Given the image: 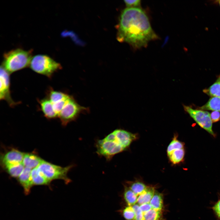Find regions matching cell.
Returning <instances> with one entry per match:
<instances>
[{
  "label": "cell",
  "mask_w": 220,
  "mask_h": 220,
  "mask_svg": "<svg viewBox=\"0 0 220 220\" xmlns=\"http://www.w3.org/2000/svg\"><path fill=\"white\" fill-rule=\"evenodd\" d=\"M132 207L135 213L134 220H145L143 213L140 208L139 205L136 204Z\"/></svg>",
  "instance_id": "484cf974"
},
{
  "label": "cell",
  "mask_w": 220,
  "mask_h": 220,
  "mask_svg": "<svg viewBox=\"0 0 220 220\" xmlns=\"http://www.w3.org/2000/svg\"><path fill=\"white\" fill-rule=\"evenodd\" d=\"M136 135L126 130L116 129L95 143L96 153L110 161L116 154L126 149L136 138Z\"/></svg>",
  "instance_id": "7a4b0ae2"
},
{
  "label": "cell",
  "mask_w": 220,
  "mask_h": 220,
  "mask_svg": "<svg viewBox=\"0 0 220 220\" xmlns=\"http://www.w3.org/2000/svg\"><path fill=\"white\" fill-rule=\"evenodd\" d=\"M68 95V94L63 92L54 90L50 88L47 93V98L52 103H54L63 100Z\"/></svg>",
  "instance_id": "d6986e66"
},
{
  "label": "cell",
  "mask_w": 220,
  "mask_h": 220,
  "mask_svg": "<svg viewBox=\"0 0 220 220\" xmlns=\"http://www.w3.org/2000/svg\"><path fill=\"white\" fill-rule=\"evenodd\" d=\"M9 73L1 66L0 67V99L6 101L11 107H13L17 103L12 99L10 94Z\"/></svg>",
  "instance_id": "ba28073f"
},
{
  "label": "cell",
  "mask_w": 220,
  "mask_h": 220,
  "mask_svg": "<svg viewBox=\"0 0 220 220\" xmlns=\"http://www.w3.org/2000/svg\"><path fill=\"white\" fill-rule=\"evenodd\" d=\"M128 186L138 196L141 194L147 186L143 183L136 181L128 183Z\"/></svg>",
  "instance_id": "603a6c76"
},
{
  "label": "cell",
  "mask_w": 220,
  "mask_h": 220,
  "mask_svg": "<svg viewBox=\"0 0 220 220\" xmlns=\"http://www.w3.org/2000/svg\"><path fill=\"white\" fill-rule=\"evenodd\" d=\"M3 167L10 176L17 178L25 168L22 163L9 164Z\"/></svg>",
  "instance_id": "9a60e30c"
},
{
  "label": "cell",
  "mask_w": 220,
  "mask_h": 220,
  "mask_svg": "<svg viewBox=\"0 0 220 220\" xmlns=\"http://www.w3.org/2000/svg\"><path fill=\"white\" fill-rule=\"evenodd\" d=\"M213 208L216 215L220 219V199L215 203Z\"/></svg>",
  "instance_id": "f1b7e54d"
},
{
  "label": "cell",
  "mask_w": 220,
  "mask_h": 220,
  "mask_svg": "<svg viewBox=\"0 0 220 220\" xmlns=\"http://www.w3.org/2000/svg\"><path fill=\"white\" fill-rule=\"evenodd\" d=\"M32 58L31 51L15 49L4 54L2 66L11 73L29 66Z\"/></svg>",
  "instance_id": "3957f363"
},
{
  "label": "cell",
  "mask_w": 220,
  "mask_h": 220,
  "mask_svg": "<svg viewBox=\"0 0 220 220\" xmlns=\"http://www.w3.org/2000/svg\"><path fill=\"white\" fill-rule=\"evenodd\" d=\"M185 111L201 128L214 137L215 136L212 129V122L210 114L208 112L200 109H195L189 106L183 105Z\"/></svg>",
  "instance_id": "52a82bcc"
},
{
  "label": "cell",
  "mask_w": 220,
  "mask_h": 220,
  "mask_svg": "<svg viewBox=\"0 0 220 220\" xmlns=\"http://www.w3.org/2000/svg\"><path fill=\"white\" fill-rule=\"evenodd\" d=\"M89 110L88 108L79 105L72 96L59 113L58 117L64 126L75 120L81 113Z\"/></svg>",
  "instance_id": "8992f818"
},
{
  "label": "cell",
  "mask_w": 220,
  "mask_h": 220,
  "mask_svg": "<svg viewBox=\"0 0 220 220\" xmlns=\"http://www.w3.org/2000/svg\"><path fill=\"white\" fill-rule=\"evenodd\" d=\"M29 66L34 72L49 78L61 68L60 64L49 56L43 54H38L32 57Z\"/></svg>",
  "instance_id": "277c9868"
},
{
  "label": "cell",
  "mask_w": 220,
  "mask_h": 220,
  "mask_svg": "<svg viewBox=\"0 0 220 220\" xmlns=\"http://www.w3.org/2000/svg\"><path fill=\"white\" fill-rule=\"evenodd\" d=\"M185 152L184 148L174 150L168 155L170 161L174 164L178 163L183 161Z\"/></svg>",
  "instance_id": "ffe728a7"
},
{
  "label": "cell",
  "mask_w": 220,
  "mask_h": 220,
  "mask_svg": "<svg viewBox=\"0 0 220 220\" xmlns=\"http://www.w3.org/2000/svg\"><path fill=\"white\" fill-rule=\"evenodd\" d=\"M203 92L212 97H220V74L215 82L208 88L203 90Z\"/></svg>",
  "instance_id": "e0dca14e"
},
{
  "label": "cell",
  "mask_w": 220,
  "mask_h": 220,
  "mask_svg": "<svg viewBox=\"0 0 220 220\" xmlns=\"http://www.w3.org/2000/svg\"><path fill=\"white\" fill-rule=\"evenodd\" d=\"M124 2L127 8H138L141 4L140 0H124Z\"/></svg>",
  "instance_id": "4316f807"
},
{
  "label": "cell",
  "mask_w": 220,
  "mask_h": 220,
  "mask_svg": "<svg viewBox=\"0 0 220 220\" xmlns=\"http://www.w3.org/2000/svg\"><path fill=\"white\" fill-rule=\"evenodd\" d=\"M31 170L25 167L22 173L17 178L19 183L23 188L24 193L26 194L29 193L33 186L31 177Z\"/></svg>",
  "instance_id": "30bf717a"
},
{
  "label": "cell",
  "mask_w": 220,
  "mask_h": 220,
  "mask_svg": "<svg viewBox=\"0 0 220 220\" xmlns=\"http://www.w3.org/2000/svg\"><path fill=\"white\" fill-rule=\"evenodd\" d=\"M43 160L36 154L28 153L24 154L22 163L25 167L32 169L38 167Z\"/></svg>",
  "instance_id": "7c38bea8"
},
{
  "label": "cell",
  "mask_w": 220,
  "mask_h": 220,
  "mask_svg": "<svg viewBox=\"0 0 220 220\" xmlns=\"http://www.w3.org/2000/svg\"><path fill=\"white\" fill-rule=\"evenodd\" d=\"M183 143L179 141L174 136L173 139L168 145L167 149V155L174 150L183 148H184Z\"/></svg>",
  "instance_id": "cb8c5ba5"
},
{
  "label": "cell",
  "mask_w": 220,
  "mask_h": 220,
  "mask_svg": "<svg viewBox=\"0 0 220 220\" xmlns=\"http://www.w3.org/2000/svg\"><path fill=\"white\" fill-rule=\"evenodd\" d=\"M117 39L135 49L146 46L158 37L151 26L146 13L139 8H127L122 12L118 27Z\"/></svg>",
  "instance_id": "6da1fadb"
},
{
  "label": "cell",
  "mask_w": 220,
  "mask_h": 220,
  "mask_svg": "<svg viewBox=\"0 0 220 220\" xmlns=\"http://www.w3.org/2000/svg\"><path fill=\"white\" fill-rule=\"evenodd\" d=\"M24 154L15 149H12L8 151L3 155L1 158L2 166L22 163Z\"/></svg>",
  "instance_id": "9c48e42d"
},
{
  "label": "cell",
  "mask_w": 220,
  "mask_h": 220,
  "mask_svg": "<svg viewBox=\"0 0 220 220\" xmlns=\"http://www.w3.org/2000/svg\"><path fill=\"white\" fill-rule=\"evenodd\" d=\"M38 101L41 110L46 118L52 119L58 117L54 111L52 103L47 98Z\"/></svg>",
  "instance_id": "8fae6325"
},
{
  "label": "cell",
  "mask_w": 220,
  "mask_h": 220,
  "mask_svg": "<svg viewBox=\"0 0 220 220\" xmlns=\"http://www.w3.org/2000/svg\"><path fill=\"white\" fill-rule=\"evenodd\" d=\"M74 166V165L72 164L62 167L43 160L37 167L50 182L54 180L61 179L68 184L71 182V180L68 177V174Z\"/></svg>",
  "instance_id": "5b68a950"
},
{
  "label": "cell",
  "mask_w": 220,
  "mask_h": 220,
  "mask_svg": "<svg viewBox=\"0 0 220 220\" xmlns=\"http://www.w3.org/2000/svg\"><path fill=\"white\" fill-rule=\"evenodd\" d=\"M143 214L145 220H161L162 215L161 211L152 208Z\"/></svg>",
  "instance_id": "7402d4cb"
},
{
  "label": "cell",
  "mask_w": 220,
  "mask_h": 220,
  "mask_svg": "<svg viewBox=\"0 0 220 220\" xmlns=\"http://www.w3.org/2000/svg\"><path fill=\"white\" fill-rule=\"evenodd\" d=\"M140 206V208L143 213L148 211L152 208L149 203L142 204Z\"/></svg>",
  "instance_id": "f546056e"
},
{
  "label": "cell",
  "mask_w": 220,
  "mask_h": 220,
  "mask_svg": "<svg viewBox=\"0 0 220 220\" xmlns=\"http://www.w3.org/2000/svg\"><path fill=\"white\" fill-rule=\"evenodd\" d=\"M210 117L212 123L216 122L220 120V113L216 111H213L210 114Z\"/></svg>",
  "instance_id": "83f0119b"
},
{
  "label": "cell",
  "mask_w": 220,
  "mask_h": 220,
  "mask_svg": "<svg viewBox=\"0 0 220 220\" xmlns=\"http://www.w3.org/2000/svg\"><path fill=\"white\" fill-rule=\"evenodd\" d=\"M31 177L32 183L34 185H47L50 182L40 172L37 167L32 169Z\"/></svg>",
  "instance_id": "4fadbf2b"
},
{
  "label": "cell",
  "mask_w": 220,
  "mask_h": 220,
  "mask_svg": "<svg viewBox=\"0 0 220 220\" xmlns=\"http://www.w3.org/2000/svg\"><path fill=\"white\" fill-rule=\"evenodd\" d=\"M123 197L128 206H132L137 204L138 196L128 186H125Z\"/></svg>",
  "instance_id": "ac0fdd59"
},
{
  "label": "cell",
  "mask_w": 220,
  "mask_h": 220,
  "mask_svg": "<svg viewBox=\"0 0 220 220\" xmlns=\"http://www.w3.org/2000/svg\"><path fill=\"white\" fill-rule=\"evenodd\" d=\"M198 108L203 110H211L220 112V97H211L205 104Z\"/></svg>",
  "instance_id": "2e32d148"
},
{
  "label": "cell",
  "mask_w": 220,
  "mask_h": 220,
  "mask_svg": "<svg viewBox=\"0 0 220 220\" xmlns=\"http://www.w3.org/2000/svg\"><path fill=\"white\" fill-rule=\"evenodd\" d=\"M123 217L127 220H134L135 213L132 206H128L122 211Z\"/></svg>",
  "instance_id": "d4e9b609"
},
{
  "label": "cell",
  "mask_w": 220,
  "mask_h": 220,
  "mask_svg": "<svg viewBox=\"0 0 220 220\" xmlns=\"http://www.w3.org/2000/svg\"><path fill=\"white\" fill-rule=\"evenodd\" d=\"M217 2L218 4H219L220 6V0H218L216 1Z\"/></svg>",
  "instance_id": "4dcf8cb0"
},
{
  "label": "cell",
  "mask_w": 220,
  "mask_h": 220,
  "mask_svg": "<svg viewBox=\"0 0 220 220\" xmlns=\"http://www.w3.org/2000/svg\"><path fill=\"white\" fill-rule=\"evenodd\" d=\"M163 197L162 194L155 191L149 204L152 208L161 211L163 206Z\"/></svg>",
  "instance_id": "44dd1931"
},
{
  "label": "cell",
  "mask_w": 220,
  "mask_h": 220,
  "mask_svg": "<svg viewBox=\"0 0 220 220\" xmlns=\"http://www.w3.org/2000/svg\"><path fill=\"white\" fill-rule=\"evenodd\" d=\"M154 188L152 187H147L146 189L138 196L137 204L139 205L149 203L154 194Z\"/></svg>",
  "instance_id": "5bb4252c"
}]
</instances>
